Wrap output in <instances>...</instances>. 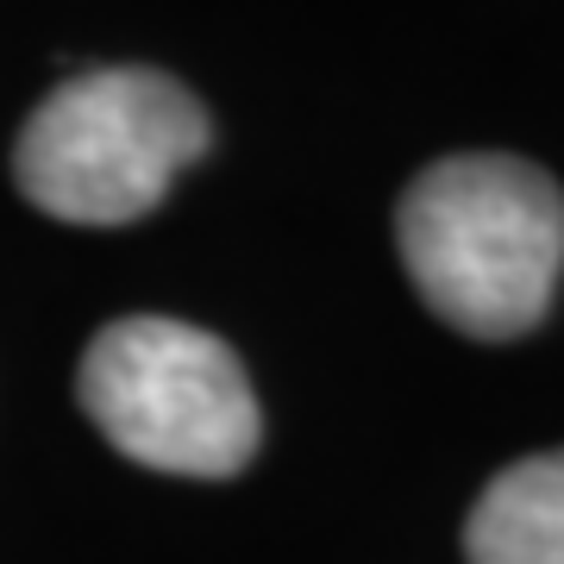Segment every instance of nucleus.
<instances>
[{
	"instance_id": "4",
	"label": "nucleus",
	"mask_w": 564,
	"mask_h": 564,
	"mask_svg": "<svg viewBox=\"0 0 564 564\" xmlns=\"http://www.w3.org/2000/svg\"><path fill=\"white\" fill-rule=\"evenodd\" d=\"M470 564H564V452L496 470L464 521Z\"/></svg>"
},
{
	"instance_id": "1",
	"label": "nucleus",
	"mask_w": 564,
	"mask_h": 564,
	"mask_svg": "<svg viewBox=\"0 0 564 564\" xmlns=\"http://www.w3.org/2000/svg\"><path fill=\"white\" fill-rule=\"evenodd\" d=\"M421 302L464 339H521L564 276V195L540 163L464 151L426 163L395 207Z\"/></svg>"
},
{
	"instance_id": "2",
	"label": "nucleus",
	"mask_w": 564,
	"mask_h": 564,
	"mask_svg": "<svg viewBox=\"0 0 564 564\" xmlns=\"http://www.w3.org/2000/svg\"><path fill=\"white\" fill-rule=\"evenodd\" d=\"M207 107L163 69H88L57 82L13 144L20 195L69 226H126L207 151Z\"/></svg>"
},
{
	"instance_id": "3",
	"label": "nucleus",
	"mask_w": 564,
	"mask_h": 564,
	"mask_svg": "<svg viewBox=\"0 0 564 564\" xmlns=\"http://www.w3.org/2000/svg\"><path fill=\"white\" fill-rule=\"evenodd\" d=\"M76 395L113 452L170 477H232L263 440L239 351L170 314L101 326L82 351Z\"/></svg>"
}]
</instances>
